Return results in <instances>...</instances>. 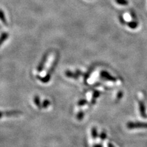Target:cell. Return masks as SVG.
<instances>
[{
  "label": "cell",
  "mask_w": 147,
  "mask_h": 147,
  "mask_svg": "<svg viewBox=\"0 0 147 147\" xmlns=\"http://www.w3.org/2000/svg\"><path fill=\"white\" fill-rule=\"evenodd\" d=\"M127 127L129 129H147V123L129 122L127 124Z\"/></svg>",
  "instance_id": "1"
},
{
  "label": "cell",
  "mask_w": 147,
  "mask_h": 147,
  "mask_svg": "<svg viewBox=\"0 0 147 147\" xmlns=\"http://www.w3.org/2000/svg\"><path fill=\"white\" fill-rule=\"evenodd\" d=\"M101 77L102 78H104V79L107 80H109V81H113V82H115L117 80V79L113 77L112 76H110L109 74L105 71H103L101 72Z\"/></svg>",
  "instance_id": "2"
},
{
  "label": "cell",
  "mask_w": 147,
  "mask_h": 147,
  "mask_svg": "<svg viewBox=\"0 0 147 147\" xmlns=\"http://www.w3.org/2000/svg\"><path fill=\"white\" fill-rule=\"evenodd\" d=\"M47 55H45V56L43 58L42 60L41 61V62L39 64V66L38 67V71L40 72L43 69L44 66V65L45 64L46 62H47Z\"/></svg>",
  "instance_id": "3"
},
{
  "label": "cell",
  "mask_w": 147,
  "mask_h": 147,
  "mask_svg": "<svg viewBox=\"0 0 147 147\" xmlns=\"http://www.w3.org/2000/svg\"><path fill=\"white\" fill-rule=\"evenodd\" d=\"M139 108H140V112L142 115V116H143L144 117H146V115H145V105L144 102L142 101H139Z\"/></svg>",
  "instance_id": "4"
},
{
  "label": "cell",
  "mask_w": 147,
  "mask_h": 147,
  "mask_svg": "<svg viewBox=\"0 0 147 147\" xmlns=\"http://www.w3.org/2000/svg\"><path fill=\"white\" fill-rule=\"evenodd\" d=\"M0 20H1V21L4 25L7 26V23L5 15H4V13L1 9H0Z\"/></svg>",
  "instance_id": "5"
},
{
  "label": "cell",
  "mask_w": 147,
  "mask_h": 147,
  "mask_svg": "<svg viewBox=\"0 0 147 147\" xmlns=\"http://www.w3.org/2000/svg\"><path fill=\"white\" fill-rule=\"evenodd\" d=\"M9 37V34L7 33H3L0 36V47H1L3 43Z\"/></svg>",
  "instance_id": "6"
},
{
  "label": "cell",
  "mask_w": 147,
  "mask_h": 147,
  "mask_svg": "<svg viewBox=\"0 0 147 147\" xmlns=\"http://www.w3.org/2000/svg\"><path fill=\"white\" fill-rule=\"evenodd\" d=\"M115 2L121 6H126L128 4V1L127 0H115Z\"/></svg>",
  "instance_id": "7"
},
{
  "label": "cell",
  "mask_w": 147,
  "mask_h": 147,
  "mask_svg": "<svg viewBox=\"0 0 147 147\" xmlns=\"http://www.w3.org/2000/svg\"><path fill=\"white\" fill-rule=\"evenodd\" d=\"M66 75L68 77H71V78H77L78 77V74H76L75 73H73L71 71H67L66 72Z\"/></svg>",
  "instance_id": "8"
},
{
  "label": "cell",
  "mask_w": 147,
  "mask_h": 147,
  "mask_svg": "<svg viewBox=\"0 0 147 147\" xmlns=\"http://www.w3.org/2000/svg\"><path fill=\"white\" fill-rule=\"evenodd\" d=\"M34 102L36 104V105L38 106V107H40V99L39 98V96H36L34 98Z\"/></svg>",
  "instance_id": "9"
},
{
  "label": "cell",
  "mask_w": 147,
  "mask_h": 147,
  "mask_svg": "<svg viewBox=\"0 0 147 147\" xmlns=\"http://www.w3.org/2000/svg\"><path fill=\"white\" fill-rule=\"evenodd\" d=\"M91 134H92V137H93V139H96V138L98 137L97 131H96V129L95 127H93V129H92Z\"/></svg>",
  "instance_id": "10"
},
{
  "label": "cell",
  "mask_w": 147,
  "mask_h": 147,
  "mask_svg": "<svg viewBox=\"0 0 147 147\" xmlns=\"http://www.w3.org/2000/svg\"><path fill=\"white\" fill-rule=\"evenodd\" d=\"M84 112H80L79 113L77 114V118L78 119H79V120H81V119H83V118H84Z\"/></svg>",
  "instance_id": "11"
},
{
  "label": "cell",
  "mask_w": 147,
  "mask_h": 147,
  "mask_svg": "<svg viewBox=\"0 0 147 147\" xmlns=\"http://www.w3.org/2000/svg\"><path fill=\"white\" fill-rule=\"evenodd\" d=\"M127 25L129 26L131 28H136L137 26V24H136V22H131L127 24Z\"/></svg>",
  "instance_id": "12"
},
{
  "label": "cell",
  "mask_w": 147,
  "mask_h": 147,
  "mask_svg": "<svg viewBox=\"0 0 147 147\" xmlns=\"http://www.w3.org/2000/svg\"><path fill=\"white\" fill-rule=\"evenodd\" d=\"M93 95H94V96H93V100H94V102L95 99H96V98H98V97H99V96L100 93H99V91H95Z\"/></svg>",
  "instance_id": "13"
},
{
  "label": "cell",
  "mask_w": 147,
  "mask_h": 147,
  "mask_svg": "<svg viewBox=\"0 0 147 147\" xmlns=\"http://www.w3.org/2000/svg\"><path fill=\"white\" fill-rule=\"evenodd\" d=\"M49 105H50V101H49L48 100H45L43 102L42 106H43V107L46 108V107H47Z\"/></svg>",
  "instance_id": "14"
},
{
  "label": "cell",
  "mask_w": 147,
  "mask_h": 147,
  "mask_svg": "<svg viewBox=\"0 0 147 147\" xmlns=\"http://www.w3.org/2000/svg\"><path fill=\"white\" fill-rule=\"evenodd\" d=\"M86 104V101L85 99H82L80 100L79 102H78V105H83Z\"/></svg>",
  "instance_id": "15"
},
{
  "label": "cell",
  "mask_w": 147,
  "mask_h": 147,
  "mask_svg": "<svg viewBox=\"0 0 147 147\" xmlns=\"http://www.w3.org/2000/svg\"><path fill=\"white\" fill-rule=\"evenodd\" d=\"M105 137H106V134H105L104 132H102V134H100V139L102 140H104L105 139Z\"/></svg>",
  "instance_id": "16"
},
{
  "label": "cell",
  "mask_w": 147,
  "mask_h": 147,
  "mask_svg": "<svg viewBox=\"0 0 147 147\" xmlns=\"http://www.w3.org/2000/svg\"><path fill=\"white\" fill-rule=\"evenodd\" d=\"M122 96H123V93H121V92H119V93L118 94L117 98H118V99H120V98L122 97Z\"/></svg>",
  "instance_id": "17"
},
{
  "label": "cell",
  "mask_w": 147,
  "mask_h": 147,
  "mask_svg": "<svg viewBox=\"0 0 147 147\" xmlns=\"http://www.w3.org/2000/svg\"><path fill=\"white\" fill-rule=\"evenodd\" d=\"M3 116H5V113L0 112V118H1Z\"/></svg>",
  "instance_id": "18"
},
{
  "label": "cell",
  "mask_w": 147,
  "mask_h": 147,
  "mask_svg": "<svg viewBox=\"0 0 147 147\" xmlns=\"http://www.w3.org/2000/svg\"><path fill=\"white\" fill-rule=\"evenodd\" d=\"M94 147H102V145H100V144H98V145H96L94 146Z\"/></svg>",
  "instance_id": "19"
},
{
  "label": "cell",
  "mask_w": 147,
  "mask_h": 147,
  "mask_svg": "<svg viewBox=\"0 0 147 147\" xmlns=\"http://www.w3.org/2000/svg\"></svg>",
  "instance_id": "20"
}]
</instances>
